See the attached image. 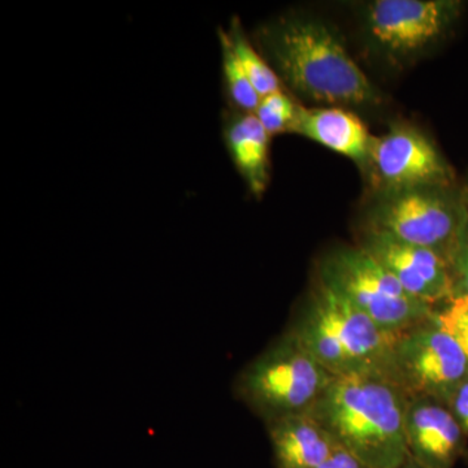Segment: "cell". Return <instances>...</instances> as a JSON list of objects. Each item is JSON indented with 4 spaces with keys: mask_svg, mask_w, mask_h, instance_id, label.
<instances>
[{
    "mask_svg": "<svg viewBox=\"0 0 468 468\" xmlns=\"http://www.w3.org/2000/svg\"><path fill=\"white\" fill-rule=\"evenodd\" d=\"M410 397L381 374L335 377L309 414L335 443L368 468H402Z\"/></svg>",
    "mask_w": 468,
    "mask_h": 468,
    "instance_id": "6da1fadb",
    "label": "cell"
},
{
    "mask_svg": "<svg viewBox=\"0 0 468 468\" xmlns=\"http://www.w3.org/2000/svg\"><path fill=\"white\" fill-rule=\"evenodd\" d=\"M261 48L292 90L314 101L366 106L380 94L340 37L315 18L286 15L258 33Z\"/></svg>",
    "mask_w": 468,
    "mask_h": 468,
    "instance_id": "7a4b0ae2",
    "label": "cell"
},
{
    "mask_svg": "<svg viewBox=\"0 0 468 468\" xmlns=\"http://www.w3.org/2000/svg\"><path fill=\"white\" fill-rule=\"evenodd\" d=\"M334 377L381 374L402 332L385 331L349 301L319 282L289 329Z\"/></svg>",
    "mask_w": 468,
    "mask_h": 468,
    "instance_id": "3957f363",
    "label": "cell"
},
{
    "mask_svg": "<svg viewBox=\"0 0 468 468\" xmlns=\"http://www.w3.org/2000/svg\"><path fill=\"white\" fill-rule=\"evenodd\" d=\"M334 378L286 332L243 368L234 393L270 423L309 412Z\"/></svg>",
    "mask_w": 468,
    "mask_h": 468,
    "instance_id": "277c9868",
    "label": "cell"
},
{
    "mask_svg": "<svg viewBox=\"0 0 468 468\" xmlns=\"http://www.w3.org/2000/svg\"><path fill=\"white\" fill-rule=\"evenodd\" d=\"M320 282L349 301L385 331L405 332L433 319V306L412 297L366 249L332 252Z\"/></svg>",
    "mask_w": 468,
    "mask_h": 468,
    "instance_id": "5b68a950",
    "label": "cell"
},
{
    "mask_svg": "<svg viewBox=\"0 0 468 468\" xmlns=\"http://www.w3.org/2000/svg\"><path fill=\"white\" fill-rule=\"evenodd\" d=\"M468 223L466 208L446 187L388 194L371 212V230L435 251L452 266Z\"/></svg>",
    "mask_w": 468,
    "mask_h": 468,
    "instance_id": "8992f818",
    "label": "cell"
},
{
    "mask_svg": "<svg viewBox=\"0 0 468 468\" xmlns=\"http://www.w3.org/2000/svg\"><path fill=\"white\" fill-rule=\"evenodd\" d=\"M467 377L466 351L437 324L435 316L399 335L387 368V378L410 399L443 403Z\"/></svg>",
    "mask_w": 468,
    "mask_h": 468,
    "instance_id": "52a82bcc",
    "label": "cell"
},
{
    "mask_svg": "<svg viewBox=\"0 0 468 468\" xmlns=\"http://www.w3.org/2000/svg\"><path fill=\"white\" fill-rule=\"evenodd\" d=\"M460 8L452 0H377L366 8V27L381 51L410 57L441 39Z\"/></svg>",
    "mask_w": 468,
    "mask_h": 468,
    "instance_id": "ba28073f",
    "label": "cell"
},
{
    "mask_svg": "<svg viewBox=\"0 0 468 468\" xmlns=\"http://www.w3.org/2000/svg\"><path fill=\"white\" fill-rule=\"evenodd\" d=\"M367 165L388 194L448 187L452 180L451 167L432 141L409 126L372 137Z\"/></svg>",
    "mask_w": 468,
    "mask_h": 468,
    "instance_id": "9c48e42d",
    "label": "cell"
},
{
    "mask_svg": "<svg viewBox=\"0 0 468 468\" xmlns=\"http://www.w3.org/2000/svg\"><path fill=\"white\" fill-rule=\"evenodd\" d=\"M363 249L383 264L412 297L431 306L455 298L452 266L435 251L372 230Z\"/></svg>",
    "mask_w": 468,
    "mask_h": 468,
    "instance_id": "30bf717a",
    "label": "cell"
},
{
    "mask_svg": "<svg viewBox=\"0 0 468 468\" xmlns=\"http://www.w3.org/2000/svg\"><path fill=\"white\" fill-rule=\"evenodd\" d=\"M410 455L424 468H452L460 455L463 431L451 410L432 399H410L406 410Z\"/></svg>",
    "mask_w": 468,
    "mask_h": 468,
    "instance_id": "8fae6325",
    "label": "cell"
},
{
    "mask_svg": "<svg viewBox=\"0 0 468 468\" xmlns=\"http://www.w3.org/2000/svg\"><path fill=\"white\" fill-rule=\"evenodd\" d=\"M291 132L354 160L360 167L367 165L372 135L365 122L350 111L341 107L306 109L298 106Z\"/></svg>",
    "mask_w": 468,
    "mask_h": 468,
    "instance_id": "7c38bea8",
    "label": "cell"
},
{
    "mask_svg": "<svg viewBox=\"0 0 468 468\" xmlns=\"http://www.w3.org/2000/svg\"><path fill=\"white\" fill-rule=\"evenodd\" d=\"M276 468H318L338 448L309 412L267 423Z\"/></svg>",
    "mask_w": 468,
    "mask_h": 468,
    "instance_id": "4fadbf2b",
    "label": "cell"
},
{
    "mask_svg": "<svg viewBox=\"0 0 468 468\" xmlns=\"http://www.w3.org/2000/svg\"><path fill=\"white\" fill-rule=\"evenodd\" d=\"M224 140L237 171L255 197L263 196L270 183L271 135L255 113H237L228 120Z\"/></svg>",
    "mask_w": 468,
    "mask_h": 468,
    "instance_id": "5bb4252c",
    "label": "cell"
},
{
    "mask_svg": "<svg viewBox=\"0 0 468 468\" xmlns=\"http://www.w3.org/2000/svg\"><path fill=\"white\" fill-rule=\"evenodd\" d=\"M228 39L237 60L241 64L246 76L249 77L255 90L261 98L272 92L282 90V81L275 69L264 60L263 57L255 50L250 39L243 32L239 17H233L230 21L229 32H227Z\"/></svg>",
    "mask_w": 468,
    "mask_h": 468,
    "instance_id": "9a60e30c",
    "label": "cell"
},
{
    "mask_svg": "<svg viewBox=\"0 0 468 468\" xmlns=\"http://www.w3.org/2000/svg\"><path fill=\"white\" fill-rule=\"evenodd\" d=\"M218 39L223 54V75L228 95L237 109L245 113H254L260 106L261 97L237 60L226 30L218 29Z\"/></svg>",
    "mask_w": 468,
    "mask_h": 468,
    "instance_id": "2e32d148",
    "label": "cell"
},
{
    "mask_svg": "<svg viewBox=\"0 0 468 468\" xmlns=\"http://www.w3.org/2000/svg\"><path fill=\"white\" fill-rule=\"evenodd\" d=\"M298 112V104L280 90L261 98L255 116L270 135L291 132Z\"/></svg>",
    "mask_w": 468,
    "mask_h": 468,
    "instance_id": "e0dca14e",
    "label": "cell"
},
{
    "mask_svg": "<svg viewBox=\"0 0 468 468\" xmlns=\"http://www.w3.org/2000/svg\"><path fill=\"white\" fill-rule=\"evenodd\" d=\"M437 324L461 345L468 356V295H460L448 302L445 309L435 315Z\"/></svg>",
    "mask_w": 468,
    "mask_h": 468,
    "instance_id": "ac0fdd59",
    "label": "cell"
},
{
    "mask_svg": "<svg viewBox=\"0 0 468 468\" xmlns=\"http://www.w3.org/2000/svg\"><path fill=\"white\" fill-rule=\"evenodd\" d=\"M452 271L455 282V297L468 295V223L452 255Z\"/></svg>",
    "mask_w": 468,
    "mask_h": 468,
    "instance_id": "d6986e66",
    "label": "cell"
},
{
    "mask_svg": "<svg viewBox=\"0 0 468 468\" xmlns=\"http://www.w3.org/2000/svg\"><path fill=\"white\" fill-rule=\"evenodd\" d=\"M446 405L449 406L463 433L468 435V377L455 388Z\"/></svg>",
    "mask_w": 468,
    "mask_h": 468,
    "instance_id": "ffe728a7",
    "label": "cell"
},
{
    "mask_svg": "<svg viewBox=\"0 0 468 468\" xmlns=\"http://www.w3.org/2000/svg\"><path fill=\"white\" fill-rule=\"evenodd\" d=\"M318 468H368L365 466L359 460H356L354 455H351L349 452L338 446L334 452V454L328 458Z\"/></svg>",
    "mask_w": 468,
    "mask_h": 468,
    "instance_id": "44dd1931",
    "label": "cell"
},
{
    "mask_svg": "<svg viewBox=\"0 0 468 468\" xmlns=\"http://www.w3.org/2000/svg\"><path fill=\"white\" fill-rule=\"evenodd\" d=\"M402 468H424L423 466H420V464L417 463L412 458H410V461L408 463L405 464Z\"/></svg>",
    "mask_w": 468,
    "mask_h": 468,
    "instance_id": "7402d4cb",
    "label": "cell"
}]
</instances>
